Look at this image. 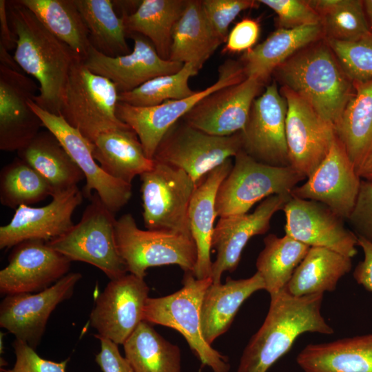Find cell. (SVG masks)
Here are the masks:
<instances>
[{"label":"cell","mask_w":372,"mask_h":372,"mask_svg":"<svg viewBox=\"0 0 372 372\" xmlns=\"http://www.w3.org/2000/svg\"><path fill=\"white\" fill-rule=\"evenodd\" d=\"M8 14L17 37L14 59L39 83V92L34 102L60 115L71 68L80 58L19 0L8 1Z\"/></svg>","instance_id":"obj_1"},{"label":"cell","mask_w":372,"mask_h":372,"mask_svg":"<svg viewBox=\"0 0 372 372\" xmlns=\"http://www.w3.org/2000/svg\"><path fill=\"white\" fill-rule=\"evenodd\" d=\"M322 299V293L296 297L286 287L270 296L267 316L243 350L237 372H267L304 333H333L321 313Z\"/></svg>","instance_id":"obj_2"},{"label":"cell","mask_w":372,"mask_h":372,"mask_svg":"<svg viewBox=\"0 0 372 372\" xmlns=\"http://www.w3.org/2000/svg\"><path fill=\"white\" fill-rule=\"evenodd\" d=\"M273 74L335 130L354 86L324 39L296 52Z\"/></svg>","instance_id":"obj_3"},{"label":"cell","mask_w":372,"mask_h":372,"mask_svg":"<svg viewBox=\"0 0 372 372\" xmlns=\"http://www.w3.org/2000/svg\"><path fill=\"white\" fill-rule=\"evenodd\" d=\"M211 278L198 279L193 272H184L183 287L162 297L148 298L143 320L167 327L179 332L200 362L213 372H229L227 356L221 354L204 338L201 323V304Z\"/></svg>","instance_id":"obj_4"},{"label":"cell","mask_w":372,"mask_h":372,"mask_svg":"<svg viewBox=\"0 0 372 372\" xmlns=\"http://www.w3.org/2000/svg\"><path fill=\"white\" fill-rule=\"evenodd\" d=\"M118 92L108 79L76 59L68 79L60 115L94 143L103 133L127 125L116 116Z\"/></svg>","instance_id":"obj_5"},{"label":"cell","mask_w":372,"mask_h":372,"mask_svg":"<svg viewBox=\"0 0 372 372\" xmlns=\"http://www.w3.org/2000/svg\"><path fill=\"white\" fill-rule=\"evenodd\" d=\"M89 199L80 221L47 243L72 262L94 265L110 280L121 278L127 270L116 247L115 214L96 192Z\"/></svg>","instance_id":"obj_6"},{"label":"cell","mask_w":372,"mask_h":372,"mask_svg":"<svg viewBox=\"0 0 372 372\" xmlns=\"http://www.w3.org/2000/svg\"><path fill=\"white\" fill-rule=\"evenodd\" d=\"M216 194L217 216L248 213L258 202L273 195H289L307 179L291 166L278 167L260 163L240 150Z\"/></svg>","instance_id":"obj_7"},{"label":"cell","mask_w":372,"mask_h":372,"mask_svg":"<svg viewBox=\"0 0 372 372\" xmlns=\"http://www.w3.org/2000/svg\"><path fill=\"white\" fill-rule=\"evenodd\" d=\"M115 238L127 272L141 278L152 267L176 265L194 272L197 247L191 236L159 230L141 229L131 214L116 220Z\"/></svg>","instance_id":"obj_8"},{"label":"cell","mask_w":372,"mask_h":372,"mask_svg":"<svg viewBox=\"0 0 372 372\" xmlns=\"http://www.w3.org/2000/svg\"><path fill=\"white\" fill-rule=\"evenodd\" d=\"M145 227L192 236L189 209L196 183L183 170L154 161L140 176Z\"/></svg>","instance_id":"obj_9"},{"label":"cell","mask_w":372,"mask_h":372,"mask_svg":"<svg viewBox=\"0 0 372 372\" xmlns=\"http://www.w3.org/2000/svg\"><path fill=\"white\" fill-rule=\"evenodd\" d=\"M241 132L226 136L211 135L182 118L161 140L153 160L186 172L196 183L242 150Z\"/></svg>","instance_id":"obj_10"},{"label":"cell","mask_w":372,"mask_h":372,"mask_svg":"<svg viewBox=\"0 0 372 372\" xmlns=\"http://www.w3.org/2000/svg\"><path fill=\"white\" fill-rule=\"evenodd\" d=\"M247 78L240 61L227 59L218 68L217 80L191 96L165 101L151 107H136L118 102L116 116L138 136L146 156L153 159L155 151L168 130L202 99L226 86Z\"/></svg>","instance_id":"obj_11"},{"label":"cell","mask_w":372,"mask_h":372,"mask_svg":"<svg viewBox=\"0 0 372 372\" xmlns=\"http://www.w3.org/2000/svg\"><path fill=\"white\" fill-rule=\"evenodd\" d=\"M29 105L40 118L43 127L57 138L84 174L86 183L83 193L85 198H90L92 191H95L111 211L115 214L122 209L131 198L132 184L107 174L93 156L94 144L61 115L43 110L34 101H30Z\"/></svg>","instance_id":"obj_12"},{"label":"cell","mask_w":372,"mask_h":372,"mask_svg":"<svg viewBox=\"0 0 372 372\" xmlns=\"http://www.w3.org/2000/svg\"><path fill=\"white\" fill-rule=\"evenodd\" d=\"M280 92L287 105L285 131L289 164L307 178L328 154L335 131L293 90L282 86Z\"/></svg>","instance_id":"obj_13"},{"label":"cell","mask_w":372,"mask_h":372,"mask_svg":"<svg viewBox=\"0 0 372 372\" xmlns=\"http://www.w3.org/2000/svg\"><path fill=\"white\" fill-rule=\"evenodd\" d=\"M149 292L144 278L132 273L110 280L96 299L90 325L98 335L123 344L143 320Z\"/></svg>","instance_id":"obj_14"},{"label":"cell","mask_w":372,"mask_h":372,"mask_svg":"<svg viewBox=\"0 0 372 372\" xmlns=\"http://www.w3.org/2000/svg\"><path fill=\"white\" fill-rule=\"evenodd\" d=\"M287 111V102L273 81L252 104L248 121L241 131L242 150L264 164L290 166L285 131Z\"/></svg>","instance_id":"obj_15"},{"label":"cell","mask_w":372,"mask_h":372,"mask_svg":"<svg viewBox=\"0 0 372 372\" xmlns=\"http://www.w3.org/2000/svg\"><path fill=\"white\" fill-rule=\"evenodd\" d=\"M81 278V273L71 272L42 291L7 295L0 304V327L36 349L50 315L71 298Z\"/></svg>","instance_id":"obj_16"},{"label":"cell","mask_w":372,"mask_h":372,"mask_svg":"<svg viewBox=\"0 0 372 372\" xmlns=\"http://www.w3.org/2000/svg\"><path fill=\"white\" fill-rule=\"evenodd\" d=\"M361 180L335 134L325 158L304 183L291 191V195L321 203L342 219L348 220L355 206Z\"/></svg>","instance_id":"obj_17"},{"label":"cell","mask_w":372,"mask_h":372,"mask_svg":"<svg viewBox=\"0 0 372 372\" xmlns=\"http://www.w3.org/2000/svg\"><path fill=\"white\" fill-rule=\"evenodd\" d=\"M71 262L47 242L23 241L13 247L7 266L0 271V292L7 296L42 291L69 273Z\"/></svg>","instance_id":"obj_18"},{"label":"cell","mask_w":372,"mask_h":372,"mask_svg":"<svg viewBox=\"0 0 372 372\" xmlns=\"http://www.w3.org/2000/svg\"><path fill=\"white\" fill-rule=\"evenodd\" d=\"M282 211L285 234L310 247L329 249L351 258L357 254L358 236L324 204L291 196Z\"/></svg>","instance_id":"obj_19"},{"label":"cell","mask_w":372,"mask_h":372,"mask_svg":"<svg viewBox=\"0 0 372 372\" xmlns=\"http://www.w3.org/2000/svg\"><path fill=\"white\" fill-rule=\"evenodd\" d=\"M39 85L21 72L0 65V149L18 152L40 132L42 121L29 105Z\"/></svg>","instance_id":"obj_20"},{"label":"cell","mask_w":372,"mask_h":372,"mask_svg":"<svg viewBox=\"0 0 372 372\" xmlns=\"http://www.w3.org/2000/svg\"><path fill=\"white\" fill-rule=\"evenodd\" d=\"M134 42L132 50L125 55L108 56L90 46L85 64L94 73L110 79L118 93L130 92L155 77L178 72L183 63L165 60L144 36L127 35Z\"/></svg>","instance_id":"obj_21"},{"label":"cell","mask_w":372,"mask_h":372,"mask_svg":"<svg viewBox=\"0 0 372 372\" xmlns=\"http://www.w3.org/2000/svg\"><path fill=\"white\" fill-rule=\"evenodd\" d=\"M263 85L256 78L247 77L222 87L202 99L182 119L211 135L226 136L241 132Z\"/></svg>","instance_id":"obj_22"},{"label":"cell","mask_w":372,"mask_h":372,"mask_svg":"<svg viewBox=\"0 0 372 372\" xmlns=\"http://www.w3.org/2000/svg\"><path fill=\"white\" fill-rule=\"evenodd\" d=\"M291 196L273 195L261 201L252 213L219 218L211 238V249L216 252L212 263L213 283L221 282L224 272L236 269L249 240L269 230L271 218L282 210Z\"/></svg>","instance_id":"obj_23"},{"label":"cell","mask_w":372,"mask_h":372,"mask_svg":"<svg viewBox=\"0 0 372 372\" xmlns=\"http://www.w3.org/2000/svg\"><path fill=\"white\" fill-rule=\"evenodd\" d=\"M83 196L75 186L54 194L45 206H19L10 221L0 227V249L14 247L29 240L49 242L63 235L74 225L72 216Z\"/></svg>","instance_id":"obj_24"},{"label":"cell","mask_w":372,"mask_h":372,"mask_svg":"<svg viewBox=\"0 0 372 372\" xmlns=\"http://www.w3.org/2000/svg\"><path fill=\"white\" fill-rule=\"evenodd\" d=\"M233 166L232 159L213 169L197 184L189 209L192 236L197 247L194 276L198 279L211 277V238L217 217L216 199L218 189Z\"/></svg>","instance_id":"obj_25"},{"label":"cell","mask_w":372,"mask_h":372,"mask_svg":"<svg viewBox=\"0 0 372 372\" xmlns=\"http://www.w3.org/2000/svg\"><path fill=\"white\" fill-rule=\"evenodd\" d=\"M262 289L265 290V283L257 271L248 278L235 280L228 276L224 284L212 282L201 304L202 331L206 342L211 345L225 333L243 302Z\"/></svg>","instance_id":"obj_26"},{"label":"cell","mask_w":372,"mask_h":372,"mask_svg":"<svg viewBox=\"0 0 372 372\" xmlns=\"http://www.w3.org/2000/svg\"><path fill=\"white\" fill-rule=\"evenodd\" d=\"M324 39L321 24L278 28L263 42L245 52L240 63L247 77L265 83L275 70L304 48Z\"/></svg>","instance_id":"obj_27"},{"label":"cell","mask_w":372,"mask_h":372,"mask_svg":"<svg viewBox=\"0 0 372 372\" xmlns=\"http://www.w3.org/2000/svg\"><path fill=\"white\" fill-rule=\"evenodd\" d=\"M353 83V94L335 131L361 177L372 161V79Z\"/></svg>","instance_id":"obj_28"},{"label":"cell","mask_w":372,"mask_h":372,"mask_svg":"<svg viewBox=\"0 0 372 372\" xmlns=\"http://www.w3.org/2000/svg\"><path fill=\"white\" fill-rule=\"evenodd\" d=\"M296 362L304 372H372V333L308 344Z\"/></svg>","instance_id":"obj_29"},{"label":"cell","mask_w":372,"mask_h":372,"mask_svg":"<svg viewBox=\"0 0 372 372\" xmlns=\"http://www.w3.org/2000/svg\"><path fill=\"white\" fill-rule=\"evenodd\" d=\"M93 156L111 177L132 184L136 176L152 169L135 133L128 125L101 134L94 142Z\"/></svg>","instance_id":"obj_30"},{"label":"cell","mask_w":372,"mask_h":372,"mask_svg":"<svg viewBox=\"0 0 372 372\" xmlns=\"http://www.w3.org/2000/svg\"><path fill=\"white\" fill-rule=\"evenodd\" d=\"M225 43L211 26L200 0H187L172 34L169 60L192 63L200 70Z\"/></svg>","instance_id":"obj_31"},{"label":"cell","mask_w":372,"mask_h":372,"mask_svg":"<svg viewBox=\"0 0 372 372\" xmlns=\"http://www.w3.org/2000/svg\"><path fill=\"white\" fill-rule=\"evenodd\" d=\"M17 154L49 183L53 196L77 186L85 178L57 138L48 130L40 131Z\"/></svg>","instance_id":"obj_32"},{"label":"cell","mask_w":372,"mask_h":372,"mask_svg":"<svg viewBox=\"0 0 372 372\" xmlns=\"http://www.w3.org/2000/svg\"><path fill=\"white\" fill-rule=\"evenodd\" d=\"M352 268V258L323 247H310L286 286L292 296L302 297L333 291Z\"/></svg>","instance_id":"obj_33"},{"label":"cell","mask_w":372,"mask_h":372,"mask_svg":"<svg viewBox=\"0 0 372 372\" xmlns=\"http://www.w3.org/2000/svg\"><path fill=\"white\" fill-rule=\"evenodd\" d=\"M187 0H143L130 14H123L127 35L146 37L158 54L169 60L174 28L182 15Z\"/></svg>","instance_id":"obj_34"},{"label":"cell","mask_w":372,"mask_h":372,"mask_svg":"<svg viewBox=\"0 0 372 372\" xmlns=\"http://www.w3.org/2000/svg\"><path fill=\"white\" fill-rule=\"evenodd\" d=\"M81 59L91 46L87 26L74 0H19Z\"/></svg>","instance_id":"obj_35"},{"label":"cell","mask_w":372,"mask_h":372,"mask_svg":"<svg viewBox=\"0 0 372 372\" xmlns=\"http://www.w3.org/2000/svg\"><path fill=\"white\" fill-rule=\"evenodd\" d=\"M123 345L134 372H182L180 348L149 322L143 320Z\"/></svg>","instance_id":"obj_36"},{"label":"cell","mask_w":372,"mask_h":372,"mask_svg":"<svg viewBox=\"0 0 372 372\" xmlns=\"http://www.w3.org/2000/svg\"><path fill=\"white\" fill-rule=\"evenodd\" d=\"M89 32L91 45L103 54L115 57L130 52L123 18L116 12L114 1L74 0Z\"/></svg>","instance_id":"obj_37"},{"label":"cell","mask_w":372,"mask_h":372,"mask_svg":"<svg viewBox=\"0 0 372 372\" xmlns=\"http://www.w3.org/2000/svg\"><path fill=\"white\" fill-rule=\"evenodd\" d=\"M263 241L264 248L256 262V271L264 281L265 290L271 296L286 287L310 247L287 234L278 237L270 234Z\"/></svg>","instance_id":"obj_38"},{"label":"cell","mask_w":372,"mask_h":372,"mask_svg":"<svg viewBox=\"0 0 372 372\" xmlns=\"http://www.w3.org/2000/svg\"><path fill=\"white\" fill-rule=\"evenodd\" d=\"M320 17L324 39L353 41L369 32L363 1H309Z\"/></svg>","instance_id":"obj_39"},{"label":"cell","mask_w":372,"mask_h":372,"mask_svg":"<svg viewBox=\"0 0 372 372\" xmlns=\"http://www.w3.org/2000/svg\"><path fill=\"white\" fill-rule=\"evenodd\" d=\"M53 196L49 183L19 157L6 165L0 172V203L17 209Z\"/></svg>","instance_id":"obj_40"},{"label":"cell","mask_w":372,"mask_h":372,"mask_svg":"<svg viewBox=\"0 0 372 372\" xmlns=\"http://www.w3.org/2000/svg\"><path fill=\"white\" fill-rule=\"evenodd\" d=\"M198 70L192 63H185L177 72L149 80L137 88L118 94V102L136 107H151L171 100H179L194 94L189 80Z\"/></svg>","instance_id":"obj_41"},{"label":"cell","mask_w":372,"mask_h":372,"mask_svg":"<svg viewBox=\"0 0 372 372\" xmlns=\"http://www.w3.org/2000/svg\"><path fill=\"white\" fill-rule=\"evenodd\" d=\"M352 82L372 79V34L353 41L324 39Z\"/></svg>","instance_id":"obj_42"},{"label":"cell","mask_w":372,"mask_h":372,"mask_svg":"<svg viewBox=\"0 0 372 372\" xmlns=\"http://www.w3.org/2000/svg\"><path fill=\"white\" fill-rule=\"evenodd\" d=\"M277 15L278 28L294 29L320 23V17L309 1L259 0Z\"/></svg>","instance_id":"obj_43"},{"label":"cell","mask_w":372,"mask_h":372,"mask_svg":"<svg viewBox=\"0 0 372 372\" xmlns=\"http://www.w3.org/2000/svg\"><path fill=\"white\" fill-rule=\"evenodd\" d=\"M205 15L218 37L225 43L229 26L243 10L256 8L260 3L253 0H203Z\"/></svg>","instance_id":"obj_44"},{"label":"cell","mask_w":372,"mask_h":372,"mask_svg":"<svg viewBox=\"0 0 372 372\" xmlns=\"http://www.w3.org/2000/svg\"><path fill=\"white\" fill-rule=\"evenodd\" d=\"M16 360L8 369L1 368L0 372H66L69 358L54 362L39 356L27 342L15 339L12 343Z\"/></svg>","instance_id":"obj_45"},{"label":"cell","mask_w":372,"mask_h":372,"mask_svg":"<svg viewBox=\"0 0 372 372\" xmlns=\"http://www.w3.org/2000/svg\"><path fill=\"white\" fill-rule=\"evenodd\" d=\"M347 220L358 236L372 242V181L362 179L355 206Z\"/></svg>","instance_id":"obj_46"},{"label":"cell","mask_w":372,"mask_h":372,"mask_svg":"<svg viewBox=\"0 0 372 372\" xmlns=\"http://www.w3.org/2000/svg\"><path fill=\"white\" fill-rule=\"evenodd\" d=\"M260 24L253 19H243L229 32L223 53L246 52L253 48L258 39Z\"/></svg>","instance_id":"obj_47"},{"label":"cell","mask_w":372,"mask_h":372,"mask_svg":"<svg viewBox=\"0 0 372 372\" xmlns=\"http://www.w3.org/2000/svg\"><path fill=\"white\" fill-rule=\"evenodd\" d=\"M94 336L101 344L95 362L102 372H134L126 358L121 354L117 344L98 334Z\"/></svg>","instance_id":"obj_48"},{"label":"cell","mask_w":372,"mask_h":372,"mask_svg":"<svg viewBox=\"0 0 372 372\" xmlns=\"http://www.w3.org/2000/svg\"><path fill=\"white\" fill-rule=\"evenodd\" d=\"M358 245L363 251L364 258L355 267L353 278L359 285L372 292V242L358 236Z\"/></svg>","instance_id":"obj_49"},{"label":"cell","mask_w":372,"mask_h":372,"mask_svg":"<svg viewBox=\"0 0 372 372\" xmlns=\"http://www.w3.org/2000/svg\"><path fill=\"white\" fill-rule=\"evenodd\" d=\"M0 45L8 51L17 45V37L8 18V1L5 0H0Z\"/></svg>","instance_id":"obj_50"},{"label":"cell","mask_w":372,"mask_h":372,"mask_svg":"<svg viewBox=\"0 0 372 372\" xmlns=\"http://www.w3.org/2000/svg\"><path fill=\"white\" fill-rule=\"evenodd\" d=\"M0 65L19 72L21 70L14 56H11L8 50L2 45H0Z\"/></svg>","instance_id":"obj_51"},{"label":"cell","mask_w":372,"mask_h":372,"mask_svg":"<svg viewBox=\"0 0 372 372\" xmlns=\"http://www.w3.org/2000/svg\"><path fill=\"white\" fill-rule=\"evenodd\" d=\"M363 5L369 32L372 34V0L363 1Z\"/></svg>","instance_id":"obj_52"},{"label":"cell","mask_w":372,"mask_h":372,"mask_svg":"<svg viewBox=\"0 0 372 372\" xmlns=\"http://www.w3.org/2000/svg\"><path fill=\"white\" fill-rule=\"evenodd\" d=\"M362 179L372 181V161L361 176Z\"/></svg>","instance_id":"obj_53"}]
</instances>
